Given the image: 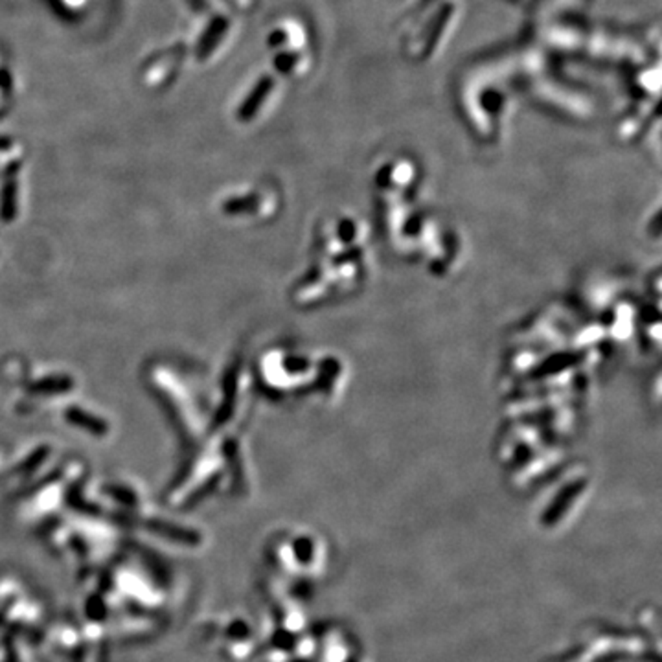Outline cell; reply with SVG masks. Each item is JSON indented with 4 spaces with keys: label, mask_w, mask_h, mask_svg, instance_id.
<instances>
[{
    "label": "cell",
    "mask_w": 662,
    "mask_h": 662,
    "mask_svg": "<svg viewBox=\"0 0 662 662\" xmlns=\"http://www.w3.org/2000/svg\"><path fill=\"white\" fill-rule=\"evenodd\" d=\"M227 28H228V20L223 19V17H216V19L210 22L208 30L204 31V36H202L201 43H199V48H197L199 59H204V57H208L210 54H212L213 48L218 46V43L223 39V36H225Z\"/></svg>",
    "instance_id": "obj_1"
},
{
    "label": "cell",
    "mask_w": 662,
    "mask_h": 662,
    "mask_svg": "<svg viewBox=\"0 0 662 662\" xmlns=\"http://www.w3.org/2000/svg\"><path fill=\"white\" fill-rule=\"evenodd\" d=\"M271 86H273V80H271V77H263V80H259V83L256 85V89L250 92V96L245 100V105L241 107V116L243 118L253 116L254 112L258 111L259 103H262L263 98L267 96L269 91H271Z\"/></svg>",
    "instance_id": "obj_2"
},
{
    "label": "cell",
    "mask_w": 662,
    "mask_h": 662,
    "mask_svg": "<svg viewBox=\"0 0 662 662\" xmlns=\"http://www.w3.org/2000/svg\"><path fill=\"white\" fill-rule=\"evenodd\" d=\"M188 2H190V6H192L193 10H197V11H202L204 8H206V2H204V0H188Z\"/></svg>",
    "instance_id": "obj_3"
}]
</instances>
